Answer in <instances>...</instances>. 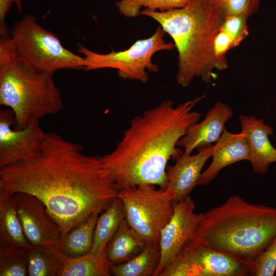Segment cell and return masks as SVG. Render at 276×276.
I'll return each instance as SVG.
<instances>
[{"instance_id": "5", "label": "cell", "mask_w": 276, "mask_h": 276, "mask_svg": "<svg viewBox=\"0 0 276 276\" xmlns=\"http://www.w3.org/2000/svg\"><path fill=\"white\" fill-rule=\"evenodd\" d=\"M53 74L33 70L15 60L0 64V104L13 112L16 128L62 110L63 100Z\"/></svg>"}, {"instance_id": "20", "label": "cell", "mask_w": 276, "mask_h": 276, "mask_svg": "<svg viewBox=\"0 0 276 276\" xmlns=\"http://www.w3.org/2000/svg\"><path fill=\"white\" fill-rule=\"evenodd\" d=\"M111 265L107 258L106 248L100 254L90 251L75 258L64 255L60 276H110Z\"/></svg>"}, {"instance_id": "30", "label": "cell", "mask_w": 276, "mask_h": 276, "mask_svg": "<svg viewBox=\"0 0 276 276\" xmlns=\"http://www.w3.org/2000/svg\"><path fill=\"white\" fill-rule=\"evenodd\" d=\"M15 0H0V36L9 35L5 24L6 17L10 10L12 5Z\"/></svg>"}, {"instance_id": "2", "label": "cell", "mask_w": 276, "mask_h": 276, "mask_svg": "<svg viewBox=\"0 0 276 276\" xmlns=\"http://www.w3.org/2000/svg\"><path fill=\"white\" fill-rule=\"evenodd\" d=\"M202 98L176 107L164 101L133 118L116 148L101 157L119 191L142 185L166 189L167 165L182 154L177 143L199 121L201 114L192 109Z\"/></svg>"}, {"instance_id": "9", "label": "cell", "mask_w": 276, "mask_h": 276, "mask_svg": "<svg viewBox=\"0 0 276 276\" xmlns=\"http://www.w3.org/2000/svg\"><path fill=\"white\" fill-rule=\"evenodd\" d=\"M246 264L191 238L159 276H244Z\"/></svg>"}, {"instance_id": "12", "label": "cell", "mask_w": 276, "mask_h": 276, "mask_svg": "<svg viewBox=\"0 0 276 276\" xmlns=\"http://www.w3.org/2000/svg\"><path fill=\"white\" fill-rule=\"evenodd\" d=\"M195 206L190 195L183 200L174 202L173 215L160 234V259L153 276H159L194 236L201 216L200 213H195Z\"/></svg>"}, {"instance_id": "14", "label": "cell", "mask_w": 276, "mask_h": 276, "mask_svg": "<svg viewBox=\"0 0 276 276\" xmlns=\"http://www.w3.org/2000/svg\"><path fill=\"white\" fill-rule=\"evenodd\" d=\"M241 133L246 138L249 147V159L254 172L265 174L269 166L276 163V148L268 136L273 133L272 128L265 124L262 119L254 116H240Z\"/></svg>"}, {"instance_id": "24", "label": "cell", "mask_w": 276, "mask_h": 276, "mask_svg": "<svg viewBox=\"0 0 276 276\" xmlns=\"http://www.w3.org/2000/svg\"><path fill=\"white\" fill-rule=\"evenodd\" d=\"M28 249L15 245L0 246V276L28 275Z\"/></svg>"}, {"instance_id": "16", "label": "cell", "mask_w": 276, "mask_h": 276, "mask_svg": "<svg viewBox=\"0 0 276 276\" xmlns=\"http://www.w3.org/2000/svg\"><path fill=\"white\" fill-rule=\"evenodd\" d=\"M249 153L245 136L241 132L233 133L225 129L214 145L212 162L201 173L197 185L206 186L224 168L239 161L248 160Z\"/></svg>"}, {"instance_id": "21", "label": "cell", "mask_w": 276, "mask_h": 276, "mask_svg": "<svg viewBox=\"0 0 276 276\" xmlns=\"http://www.w3.org/2000/svg\"><path fill=\"white\" fill-rule=\"evenodd\" d=\"M99 213H94L71 229L64 237L61 250L68 257L88 253L91 249Z\"/></svg>"}, {"instance_id": "11", "label": "cell", "mask_w": 276, "mask_h": 276, "mask_svg": "<svg viewBox=\"0 0 276 276\" xmlns=\"http://www.w3.org/2000/svg\"><path fill=\"white\" fill-rule=\"evenodd\" d=\"M16 208L25 235L31 245L61 249L62 229L44 204L28 193H15Z\"/></svg>"}, {"instance_id": "31", "label": "cell", "mask_w": 276, "mask_h": 276, "mask_svg": "<svg viewBox=\"0 0 276 276\" xmlns=\"http://www.w3.org/2000/svg\"><path fill=\"white\" fill-rule=\"evenodd\" d=\"M14 3L15 4L18 10L20 12H21L22 11L21 0H15Z\"/></svg>"}, {"instance_id": "26", "label": "cell", "mask_w": 276, "mask_h": 276, "mask_svg": "<svg viewBox=\"0 0 276 276\" xmlns=\"http://www.w3.org/2000/svg\"><path fill=\"white\" fill-rule=\"evenodd\" d=\"M224 20L227 17L242 15L249 17L258 11L260 0H210Z\"/></svg>"}, {"instance_id": "4", "label": "cell", "mask_w": 276, "mask_h": 276, "mask_svg": "<svg viewBox=\"0 0 276 276\" xmlns=\"http://www.w3.org/2000/svg\"><path fill=\"white\" fill-rule=\"evenodd\" d=\"M140 14L151 17L172 38L178 52L177 83L188 86L193 79L212 81L216 69L214 38L223 19L210 0H192L183 7L166 12L147 8Z\"/></svg>"}, {"instance_id": "6", "label": "cell", "mask_w": 276, "mask_h": 276, "mask_svg": "<svg viewBox=\"0 0 276 276\" xmlns=\"http://www.w3.org/2000/svg\"><path fill=\"white\" fill-rule=\"evenodd\" d=\"M15 60L41 73L83 69L84 57L66 49L59 38L28 14L14 23L10 36H1L0 63Z\"/></svg>"}, {"instance_id": "10", "label": "cell", "mask_w": 276, "mask_h": 276, "mask_svg": "<svg viewBox=\"0 0 276 276\" xmlns=\"http://www.w3.org/2000/svg\"><path fill=\"white\" fill-rule=\"evenodd\" d=\"M15 118L9 109L0 111V169L31 160L40 153L45 132L40 120L32 119L25 127H15Z\"/></svg>"}, {"instance_id": "7", "label": "cell", "mask_w": 276, "mask_h": 276, "mask_svg": "<svg viewBox=\"0 0 276 276\" xmlns=\"http://www.w3.org/2000/svg\"><path fill=\"white\" fill-rule=\"evenodd\" d=\"M125 219L146 244L159 245L160 234L170 220L174 201L166 190L142 185L119 191Z\"/></svg>"}, {"instance_id": "3", "label": "cell", "mask_w": 276, "mask_h": 276, "mask_svg": "<svg viewBox=\"0 0 276 276\" xmlns=\"http://www.w3.org/2000/svg\"><path fill=\"white\" fill-rule=\"evenodd\" d=\"M192 238L251 267L276 236V208L238 195L200 213Z\"/></svg>"}, {"instance_id": "15", "label": "cell", "mask_w": 276, "mask_h": 276, "mask_svg": "<svg viewBox=\"0 0 276 276\" xmlns=\"http://www.w3.org/2000/svg\"><path fill=\"white\" fill-rule=\"evenodd\" d=\"M233 115V109L229 105L217 102L203 121L189 127L177 142V147L184 148L183 154H191L196 148L216 143L225 129V124Z\"/></svg>"}, {"instance_id": "8", "label": "cell", "mask_w": 276, "mask_h": 276, "mask_svg": "<svg viewBox=\"0 0 276 276\" xmlns=\"http://www.w3.org/2000/svg\"><path fill=\"white\" fill-rule=\"evenodd\" d=\"M165 34L162 28L158 27L151 36L136 40L128 49L107 54L95 52L79 43L78 51L85 60L83 70L114 68L121 78L145 83L149 78L146 70L151 73L158 71V65L152 62L153 55L160 51H171L175 48L173 42L165 41Z\"/></svg>"}, {"instance_id": "27", "label": "cell", "mask_w": 276, "mask_h": 276, "mask_svg": "<svg viewBox=\"0 0 276 276\" xmlns=\"http://www.w3.org/2000/svg\"><path fill=\"white\" fill-rule=\"evenodd\" d=\"M248 18L242 15H233L225 18L222 22L220 29L228 35L233 48L238 46L249 34Z\"/></svg>"}, {"instance_id": "25", "label": "cell", "mask_w": 276, "mask_h": 276, "mask_svg": "<svg viewBox=\"0 0 276 276\" xmlns=\"http://www.w3.org/2000/svg\"><path fill=\"white\" fill-rule=\"evenodd\" d=\"M192 0H120L115 3L120 13L127 17H136L145 7L150 11L166 12L183 7Z\"/></svg>"}, {"instance_id": "19", "label": "cell", "mask_w": 276, "mask_h": 276, "mask_svg": "<svg viewBox=\"0 0 276 276\" xmlns=\"http://www.w3.org/2000/svg\"><path fill=\"white\" fill-rule=\"evenodd\" d=\"M146 244L125 219L107 246V258L111 264L126 262L139 254Z\"/></svg>"}, {"instance_id": "22", "label": "cell", "mask_w": 276, "mask_h": 276, "mask_svg": "<svg viewBox=\"0 0 276 276\" xmlns=\"http://www.w3.org/2000/svg\"><path fill=\"white\" fill-rule=\"evenodd\" d=\"M159 259V245L146 244L139 254L128 261L112 264L110 273L115 276L153 275Z\"/></svg>"}, {"instance_id": "23", "label": "cell", "mask_w": 276, "mask_h": 276, "mask_svg": "<svg viewBox=\"0 0 276 276\" xmlns=\"http://www.w3.org/2000/svg\"><path fill=\"white\" fill-rule=\"evenodd\" d=\"M64 258L61 249L32 246L28 249V275L60 276Z\"/></svg>"}, {"instance_id": "18", "label": "cell", "mask_w": 276, "mask_h": 276, "mask_svg": "<svg viewBox=\"0 0 276 276\" xmlns=\"http://www.w3.org/2000/svg\"><path fill=\"white\" fill-rule=\"evenodd\" d=\"M125 219V211L122 200L115 198L98 217L90 251L100 254Z\"/></svg>"}, {"instance_id": "17", "label": "cell", "mask_w": 276, "mask_h": 276, "mask_svg": "<svg viewBox=\"0 0 276 276\" xmlns=\"http://www.w3.org/2000/svg\"><path fill=\"white\" fill-rule=\"evenodd\" d=\"M15 245L28 249V241L19 219L15 193L0 190V246Z\"/></svg>"}, {"instance_id": "1", "label": "cell", "mask_w": 276, "mask_h": 276, "mask_svg": "<svg viewBox=\"0 0 276 276\" xmlns=\"http://www.w3.org/2000/svg\"><path fill=\"white\" fill-rule=\"evenodd\" d=\"M82 146L46 132L35 158L0 169V190L39 198L65 235L94 213H102L119 190L101 157L85 154Z\"/></svg>"}, {"instance_id": "28", "label": "cell", "mask_w": 276, "mask_h": 276, "mask_svg": "<svg viewBox=\"0 0 276 276\" xmlns=\"http://www.w3.org/2000/svg\"><path fill=\"white\" fill-rule=\"evenodd\" d=\"M276 271V236L255 261L250 275L272 276Z\"/></svg>"}, {"instance_id": "29", "label": "cell", "mask_w": 276, "mask_h": 276, "mask_svg": "<svg viewBox=\"0 0 276 276\" xmlns=\"http://www.w3.org/2000/svg\"><path fill=\"white\" fill-rule=\"evenodd\" d=\"M233 49L232 40L223 30L219 29L213 42V51L216 60V70L222 71L227 66L226 55L227 52Z\"/></svg>"}, {"instance_id": "13", "label": "cell", "mask_w": 276, "mask_h": 276, "mask_svg": "<svg viewBox=\"0 0 276 276\" xmlns=\"http://www.w3.org/2000/svg\"><path fill=\"white\" fill-rule=\"evenodd\" d=\"M194 155L182 153L173 166L167 168L166 190L174 202L185 199L197 185L201 171L206 161L212 157L214 145L200 147Z\"/></svg>"}]
</instances>
